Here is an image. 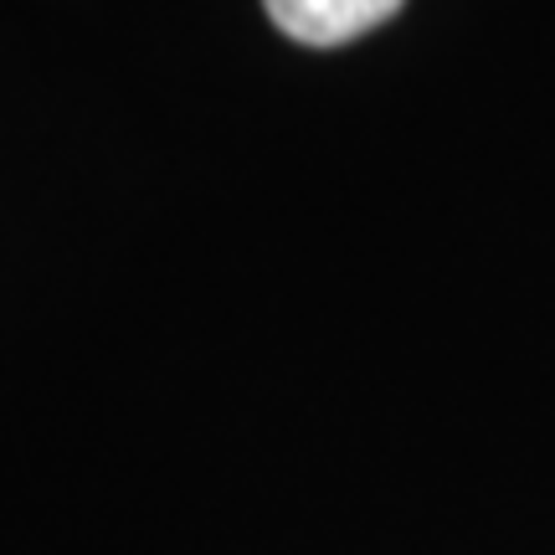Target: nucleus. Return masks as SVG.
Returning <instances> with one entry per match:
<instances>
[{"label":"nucleus","instance_id":"nucleus-1","mask_svg":"<svg viewBox=\"0 0 555 555\" xmlns=\"http://www.w3.org/2000/svg\"><path fill=\"white\" fill-rule=\"evenodd\" d=\"M262 5H268L278 31L304 41V47L356 41L401 11V0H262Z\"/></svg>","mask_w":555,"mask_h":555}]
</instances>
